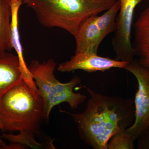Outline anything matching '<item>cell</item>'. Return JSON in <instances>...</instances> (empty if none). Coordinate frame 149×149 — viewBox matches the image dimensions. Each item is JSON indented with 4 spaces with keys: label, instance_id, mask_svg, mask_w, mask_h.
I'll return each mask as SVG.
<instances>
[{
    "label": "cell",
    "instance_id": "1",
    "mask_svg": "<svg viewBox=\"0 0 149 149\" xmlns=\"http://www.w3.org/2000/svg\"><path fill=\"white\" fill-rule=\"evenodd\" d=\"M85 88L91 98L85 109L80 113L65 112L72 116L80 139L86 145L95 149H107L111 138L134 122V100L105 95Z\"/></svg>",
    "mask_w": 149,
    "mask_h": 149
},
{
    "label": "cell",
    "instance_id": "2",
    "mask_svg": "<svg viewBox=\"0 0 149 149\" xmlns=\"http://www.w3.org/2000/svg\"><path fill=\"white\" fill-rule=\"evenodd\" d=\"M44 121L42 97L23 79L0 98V130L36 135Z\"/></svg>",
    "mask_w": 149,
    "mask_h": 149
},
{
    "label": "cell",
    "instance_id": "3",
    "mask_svg": "<svg viewBox=\"0 0 149 149\" xmlns=\"http://www.w3.org/2000/svg\"><path fill=\"white\" fill-rule=\"evenodd\" d=\"M116 0H28L45 27H58L74 36L81 24L91 16L107 10Z\"/></svg>",
    "mask_w": 149,
    "mask_h": 149
},
{
    "label": "cell",
    "instance_id": "4",
    "mask_svg": "<svg viewBox=\"0 0 149 149\" xmlns=\"http://www.w3.org/2000/svg\"><path fill=\"white\" fill-rule=\"evenodd\" d=\"M56 66V63L52 58L43 63L33 60L28 66L42 97L45 122L47 124L49 121L51 111L56 106L67 103L72 109H76L87 98L84 94L73 91L81 82L80 77L75 76L68 83H61L55 76Z\"/></svg>",
    "mask_w": 149,
    "mask_h": 149
},
{
    "label": "cell",
    "instance_id": "5",
    "mask_svg": "<svg viewBox=\"0 0 149 149\" xmlns=\"http://www.w3.org/2000/svg\"><path fill=\"white\" fill-rule=\"evenodd\" d=\"M125 69L135 76L138 83L134 100L135 120L126 129L136 140L149 125V68L134 59Z\"/></svg>",
    "mask_w": 149,
    "mask_h": 149
},
{
    "label": "cell",
    "instance_id": "6",
    "mask_svg": "<svg viewBox=\"0 0 149 149\" xmlns=\"http://www.w3.org/2000/svg\"><path fill=\"white\" fill-rule=\"evenodd\" d=\"M119 13L116 18V29L112 40L113 48L117 60L130 62L136 56L131 42V28L134 10L142 0H118Z\"/></svg>",
    "mask_w": 149,
    "mask_h": 149
},
{
    "label": "cell",
    "instance_id": "7",
    "mask_svg": "<svg viewBox=\"0 0 149 149\" xmlns=\"http://www.w3.org/2000/svg\"><path fill=\"white\" fill-rule=\"evenodd\" d=\"M128 63V62L101 56L97 54L83 53L75 54L70 60L59 64L57 68L61 72H70L78 70L88 72H104L112 68L125 69Z\"/></svg>",
    "mask_w": 149,
    "mask_h": 149
},
{
    "label": "cell",
    "instance_id": "8",
    "mask_svg": "<svg viewBox=\"0 0 149 149\" xmlns=\"http://www.w3.org/2000/svg\"><path fill=\"white\" fill-rule=\"evenodd\" d=\"M97 15L91 16L85 20L74 36L76 42L75 54H97L99 46L103 40L97 24Z\"/></svg>",
    "mask_w": 149,
    "mask_h": 149
},
{
    "label": "cell",
    "instance_id": "9",
    "mask_svg": "<svg viewBox=\"0 0 149 149\" xmlns=\"http://www.w3.org/2000/svg\"><path fill=\"white\" fill-rule=\"evenodd\" d=\"M23 3L18 0H11L12 16L11 20V44L16 52L18 57L22 77L24 82L31 88L37 89V86L24 60L23 51L20 40L18 29V13L20 6Z\"/></svg>",
    "mask_w": 149,
    "mask_h": 149
},
{
    "label": "cell",
    "instance_id": "10",
    "mask_svg": "<svg viewBox=\"0 0 149 149\" xmlns=\"http://www.w3.org/2000/svg\"><path fill=\"white\" fill-rule=\"evenodd\" d=\"M22 79L17 55L6 52L0 56V98Z\"/></svg>",
    "mask_w": 149,
    "mask_h": 149
},
{
    "label": "cell",
    "instance_id": "11",
    "mask_svg": "<svg viewBox=\"0 0 149 149\" xmlns=\"http://www.w3.org/2000/svg\"><path fill=\"white\" fill-rule=\"evenodd\" d=\"M136 55L141 58L149 57V7L141 13L134 24Z\"/></svg>",
    "mask_w": 149,
    "mask_h": 149
},
{
    "label": "cell",
    "instance_id": "12",
    "mask_svg": "<svg viewBox=\"0 0 149 149\" xmlns=\"http://www.w3.org/2000/svg\"><path fill=\"white\" fill-rule=\"evenodd\" d=\"M11 0H0V56L13 49L11 44Z\"/></svg>",
    "mask_w": 149,
    "mask_h": 149
},
{
    "label": "cell",
    "instance_id": "13",
    "mask_svg": "<svg viewBox=\"0 0 149 149\" xmlns=\"http://www.w3.org/2000/svg\"><path fill=\"white\" fill-rule=\"evenodd\" d=\"M120 8V3L118 0L103 14L97 16V23L101 35L103 40L110 33L116 29V18Z\"/></svg>",
    "mask_w": 149,
    "mask_h": 149
},
{
    "label": "cell",
    "instance_id": "14",
    "mask_svg": "<svg viewBox=\"0 0 149 149\" xmlns=\"http://www.w3.org/2000/svg\"><path fill=\"white\" fill-rule=\"evenodd\" d=\"M36 135L28 133H19L17 135L3 133L1 138L10 142L11 143L17 144L32 149H56L54 146L40 143L35 139Z\"/></svg>",
    "mask_w": 149,
    "mask_h": 149
},
{
    "label": "cell",
    "instance_id": "15",
    "mask_svg": "<svg viewBox=\"0 0 149 149\" xmlns=\"http://www.w3.org/2000/svg\"><path fill=\"white\" fill-rule=\"evenodd\" d=\"M126 129L118 132L111 138L108 143L107 149H134L136 140Z\"/></svg>",
    "mask_w": 149,
    "mask_h": 149
},
{
    "label": "cell",
    "instance_id": "16",
    "mask_svg": "<svg viewBox=\"0 0 149 149\" xmlns=\"http://www.w3.org/2000/svg\"><path fill=\"white\" fill-rule=\"evenodd\" d=\"M138 139V148L149 149V125L142 132Z\"/></svg>",
    "mask_w": 149,
    "mask_h": 149
},
{
    "label": "cell",
    "instance_id": "17",
    "mask_svg": "<svg viewBox=\"0 0 149 149\" xmlns=\"http://www.w3.org/2000/svg\"><path fill=\"white\" fill-rule=\"evenodd\" d=\"M13 146L10 144L7 145L3 141V139L0 135V149H13Z\"/></svg>",
    "mask_w": 149,
    "mask_h": 149
},
{
    "label": "cell",
    "instance_id": "18",
    "mask_svg": "<svg viewBox=\"0 0 149 149\" xmlns=\"http://www.w3.org/2000/svg\"><path fill=\"white\" fill-rule=\"evenodd\" d=\"M139 62L141 63V64L149 68V57L141 58Z\"/></svg>",
    "mask_w": 149,
    "mask_h": 149
},
{
    "label": "cell",
    "instance_id": "19",
    "mask_svg": "<svg viewBox=\"0 0 149 149\" xmlns=\"http://www.w3.org/2000/svg\"><path fill=\"white\" fill-rule=\"evenodd\" d=\"M18 1H21L22 3H26L27 1H28V0H18Z\"/></svg>",
    "mask_w": 149,
    "mask_h": 149
}]
</instances>
